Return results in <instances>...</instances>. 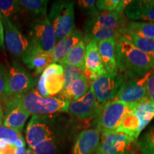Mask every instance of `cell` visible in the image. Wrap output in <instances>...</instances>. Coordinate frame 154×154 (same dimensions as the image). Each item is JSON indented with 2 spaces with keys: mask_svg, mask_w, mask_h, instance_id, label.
Instances as JSON below:
<instances>
[{
  "mask_svg": "<svg viewBox=\"0 0 154 154\" xmlns=\"http://www.w3.org/2000/svg\"><path fill=\"white\" fill-rule=\"evenodd\" d=\"M117 69L125 80L141 78L154 69V57L140 51L122 36L116 38Z\"/></svg>",
  "mask_w": 154,
  "mask_h": 154,
  "instance_id": "obj_1",
  "label": "cell"
},
{
  "mask_svg": "<svg viewBox=\"0 0 154 154\" xmlns=\"http://www.w3.org/2000/svg\"><path fill=\"white\" fill-rule=\"evenodd\" d=\"M22 107L31 115L49 116L57 113H68L70 101L59 97H42L32 88L19 95Z\"/></svg>",
  "mask_w": 154,
  "mask_h": 154,
  "instance_id": "obj_2",
  "label": "cell"
},
{
  "mask_svg": "<svg viewBox=\"0 0 154 154\" xmlns=\"http://www.w3.org/2000/svg\"><path fill=\"white\" fill-rule=\"evenodd\" d=\"M138 103H125L113 100L103 106L99 116L94 121L96 128L101 135L116 132L126 113L134 111Z\"/></svg>",
  "mask_w": 154,
  "mask_h": 154,
  "instance_id": "obj_3",
  "label": "cell"
},
{
  "mask_svg": "<svg viewBox=\"0 0 154 154\" xmlns=\"http://www.w3.org/2000/svg\"><path fill=\"white\" fill-rule=\"evenodd\" d=\"M48 18L54 30L57 43L76 29L74 2H54L51 5Z\"/></svg>",
  "mask_w": 154,
  "mask_h": 154,
  "instance_id": "obj_4",
  "label": "cell"
},
{
  "mask_svg": "<svg viewBox=\"0 0 154 154\" xmlns=\"http://www.w3.org/2000/svg\"><path fill=\"white\" fill-rule=\"evenodd\" d=\"M125 82L119 72L106 73L91 82L90 89L99 104L102 106L116 99Z\"/></svg>",
  "mask_w": 154,
  "mask_h": 154,
  "instance_id": "obj_5",
  "label": "cell"
},
{
  "mask_svg": "<svg viewBox=\"0 0 154 154\" xmlns=\"http://www.w3.org/2000/svg\"><path fill=\"white\" fill-rule=\"evenodd\" d=\"M29 40L32 45L48 53H52L57 39L48 16L33 20L30 24Z\"/></svg>",
  "mask_w": 154,
  "mask_h": 154,
  "instance_id": "obj_6",
  "label": "cell"
},
{
  "mask_svg": "<svg viewBox=\"0 0 154 154\" xmlns=\"http://www.w3.org/2000/svg\"><path fill=\"white\" fill-rule=\"evenodd\" d=\"M26 140L29 148H34L42 142L57 137L50 116L33 115L26 126Z\"/></svg>",
  "mask_w": 154,
  "mask_h": 154,
  "instance_id": "obj_7",
  "label": "cell"
},
{
  "mask_svg": "<svg viewBox=\"0 0 154 154\" xmlns=\"http://www.w3.org/2000/svg\"><path fill=\"white\" fill-rule=\"evenodd\" d=\"M7 72L5 98L22 95L36 85V80L18 62L14 61L11 63Z\"/></svg>",
  "mask_w": 154,
  "mask_h": 154,
  "instance_id": "obj_8",
  "label": "cell"
},
{
  "mask_svg": "<svg viewBox=\"0 0 154 154\" xmlns=\"http://www.w3.org/2000/svg\"><path fill=\"white\" fill-rule=\"evenodd\" d=\"M102 106L99 104L95 96L91 89L79 99L71 101L68 113L79 121L89 123L95 121L99 116L102 109Z\"/></svg>",
  "mask_w": 154,
  "mask_h": 154,
  "instance_id": "obj_9",
  "label": "cell"
},
{
  "mask_svg": "<svg viewBox=\"0 0 154 154\" xmlns=\"http://www.w3.org/2000/svg\"><path fill=\"white\" fill-rule=\"evenodd\" d=\"M2 101L4 104L3 125L21 132L31 114L21 105L19 96L5 98Z\"/></svg>",
  "mask_w": 154,
  "mask_h": 154,
  "instance_id": "obj_10",
  "label": "cell"
},
{
  "mask_svg": "<svg viewBox=\"0 0 154 154\" xmlns=\"http://www.w3.org/2000/svg\"><path fill=\"white\" fill-rule=\"evenodd\" d=\"M101 140L95 154H132L135 139L124 134L111 132L101 135Z\"/></svg>",
  "mask_w": 154,
  "mask_h": 154,
  "instance_id": "obj_11",
  "label": "cell"
},
{
  "mask_svg": "<svg viewBox=\"0 0 154 154\" xmlns=\"http://www.w3.org/2000/svg\"><path fill=\"white\" fill-rule=\"evenodd\" d=\"M4 31H5V44L7 50L13 55L22 58L29 49L31 43L19 32L17 26L6 17H2Z\"/></svg>",
  "mask_w": 154,
  "mask_h": 154,
  "instance_id": "obj_12",
  "label": "cell"
},
{
  "mask_svg": "<svg viewBox=\"0 0 154 154\" xmlns=\"http://www.w3.org/2000/svg\"><path fill=\"white\" fill-rule=\"evenodd\" d=\"M151 72L141 78L126 80L114 100L125 103H142L148 101L146 82Z\"/></svg>",
  "mask_w": 154,
  "mask_h": 154,
  "instance_id": "obj_13",
  "label": "cell"
},
{
  "mask_svg": "<svg viewBox=\"0 0 154 154\" xmlns=\"http://www.w3.org/2000/svg\"><path fill=\"white\" fill-rule=\"evenodd\" d=\"M124 12L119 11H101L96 16L89 18L84 26L118 32L119 30L126 24Z\"/></svg>",
  "mask_w": 154,
  "mask_h": 154,
  "instance_id": "obj_14",
  "label": "cell"
},
{
  "mask_svg": "<svg viewBox=\"0 0 154 154\" xmlns=\"http://www.w3.org/2000/svg\"><path fill=\"white\" fill-rule=\"evenodd\" d=\"M106 74L100 57L98 43L94 40L88 42L86 47L85 69L84 75L90 82Z\"/></svg>",
  "mask_w": 154,
  "mask_h": 154,
  "instance_id": "obj_15",
  "label": "cell"
},
{
  "mask_svg": "<svg viewBox=\"0 0 154 154\" xmlns=\"http://www.w3.org/2000/svg\"><path fill=\"white\" fill-rule=\"evenodd\" d=\"M101 135L96 128L84 130L77 136L71 154H95L101 141Z\"/></svg>",
  "mask_w": 154,
  "mask_h": 154,
  "instance_id": "obj_16",
  "label": "cell"
},
{
  "mask_svg": "<svg viewBox=\"0 0 154 154\" xmlns=\"http://www.w3.org/2000/svg\"><path fill=\"white\" fill-rule=\"evenodd\" d=\"M21 59L28 68L34 71L35 75L42 74L48 66L53 63L51 53L42 51L32 44Z\"/></svg>",
  "mask_w": 154,
  "mask_h": 154,
  "instance_id": "obj_17",
  "label": "cell"
},
{
  "mask_svg": "<svg viewBox=\"0 0 154 154\" xmlns=\"http://www.w3.org/2000/svg\"><path fill=\"white\" fill-rule=\"evenodd\" d=\"M63 66L57 63H53L48 66L42 73L45 78V88L49 97L60 94L63 88Z\"/></svg>",
  "mask_w": 154,
  "mask_h": 154,
  "instance_id": "obj_18",
  "label": "cell"
},
{
  "mask_svg": "<svg viewBox=\"0 0 154 154\" xmlns=\"http://www.w3.org/2000/svg\"><path fill=\"white\" fill-rule=\"evenodd\" d=\"M126 18L154 23V1H131L125 9Z\"/></svg>",
  "mask_w": 154,
  "mask_h": 154,
  "instance_id": "obj_19",
  "label": "cell"
},
{
  "mask_svg": "<svg viewBox=\"0 0 154 154\" xmlns=\"http://www.w3.org/2000/svg\"><path fill=\"white\" fill-rule=\"evenodd\" d=\"M84 39V35L82 32L75 29L70 34L63 38L56 44L52 53V62L59 63L63 58L68 54L73 48Z\"/></svg>",
  "mask_w": 154,
  "mask_h": 154,
  "instance_id": "obj_20",
  "label": "cell"
},
{
  "mask_svg": "<svg viewBox=\"0 0 154 154\" xmlns=\"http://www.w3.org/2000/svg\"><path fill=\"white\" fill-rule=\"evenodd\" d=\"M116 38H111L98 43V48L102 63L106 73H115L118 72L116 54Z\"/></svg>",
  "mask_w": 154,
  "mask_h": 154,
  "instance_id": "obj_21",
  "label": "cell"
},
{
  "mask_svg": "<svg viewBox=\"0 0 154 154\" xmlns=\"http://www.w3.org/2000/svg\"><path fill=\"white\" fill-rule=\"evenodd\" d=\"M90 86V82L83 75L80 78L74 80L66 88L63 89L59 94V97L70 102L76 101L88 93Z\"/></svg>",
  "mask_w": 154,
  "mask_h": 154,
  "instance_id": "obj_22",
  "label": "cell"
},
{
  "mask_svg": "<svg viewBox=\"0 0 154 154\" xmlns=\"http://www.w3.org/2000/svg\"><path fill=\"white\" fill-rule=\"evenodd\" d=\"M134 110L126 113L116 132L121 133L135 140H138L144 128L142 125L141 120L135 113Z\"/></svg>",
  "mask_w": 154,
  "mask_h": 154,
  "instance_id": "obj_23",
  "label": "cell"
},
{
  "mask_svg": "<svg viewBox=\"0 0 154 154\" xmlns=\"http://www.w3.org/2000/svg\"><path fill=\"white\" fill-rule=\"evenodd\" d=\"M20 10L29 17L35 19L47 17V10L48 1L45 0H20L19 1Z\"/></svg>",
  "mask_w": 154,
  "mask_h": 154,
  "instance_id": "obj_24",
  "label": "cell"
},
{
  "mask_svg": "<svg viewBox=\"0 0 154 154\" xmlns=\"http://www.w3.org/2000/svg\"><path fill=\"white\" fill-rule=\"evenodd\" d=\"M86 42L84 38L74 47L68 53L66 57L59 61L61 65H70L76 68L82 69L84 72L85 69V57H86Z\"/></svg>",
  "mask_w": 154,
  "mask_h": 154,
  "instance_id": "obj_25",
  "label": "cell"
},
{
  "mask_svg": "<svg viewBox=\"0 0 154 154\" xmlns=\"http://www.w3.org/2000/svg\"><path fill=\"white\" fill-rule=\"evenodd\" d=\"M123 32H129L141 37L154 39V23L135 21L127 22L124 27L119 30V34Z\"/></svg>",
  "mask_w": 154,
  "mask_h": 154,
  "instance_id": "obj_26",
  "label": "cell"
},
{
  "mask_svg": "<svg viewBox=\"0 0 154 154\" xmlns=\"http://www.w3.org/2000/svg\"><path fill=\"white\" fill-rule=\"evenodd\" d=\"M119 35L124 37L134 47L146 54L154 57V39L141 37L129 32H120Z\"/></svg>",
  "mask_w": 154,
  "mask_h": 154,
  "instance_id": "obj_27",
  "label": "cell"
},
{
  "mask_svg": "<svg viewBox=\"0 0 154 154\" xmlns=\"http://www.w3.org/2000/svg\"><path fill=\"white\" fill-rule=\"evenodd\" d=\"M134 111L140 119L142 125L145 128L154 118V102L148 100L142 103H138Z\"/></svg>",
  "mask_w": 154,
  "mask_h": 154,
  "instance_id": "obj_28",
  "label": "cell"
},
{
  "mask_svg": "<svg viewBox=\"0 0 154 154\" xmlns=\"http://www.w3.org/2000/svg\"><path fill=\"white\" fill-rule=\"evenodd\" d=\"M137 146L143 154H154V124L138 138Z\"/></svg>",
  "mask_w": 154,
  "mask_h": 154,
  "instance_id": "obj_29",
  "label": "cell"
},
{
  "mask_svg": "<svg viewBox=\"0 0 154 154\" xmlns=\"http://www.w3.org/2000/svg\"><path fill=\"white\" fill-rule=\"evenodd\" d=\"M58 143L57 138H52L42 142L35 147L32 148L36 154H56L57 152Z\"/></svg>",
  "mask_w": 154,
  "mask_h": 154,
  "instance_id": "obj_30",
  "label": "cell"
},
{
  "mask_svg": "<svg viewBox=\"0 0 154 154\" xmlns=\"http://www.w3.org/2000/svg\"><path fill=\"white\" fill-rule=\"evenodd\" d=\"M61 66H63V69H64L63 89L66 88L74 80L80 78L84 75V72L82 69L76 68V67L67 64L61 65Z\"/></svg>",
  "mask_w": 154,
  "mask_h": 154,
  "instance_id": "obj_31",
  "label": "cell"
},
{
  "mask_svg": "<svg viewBox=\"0 0 154 154\" xmlns=\"http://www.w3.org/2000/svg\"><path fill=\"white\" fill-rule=\"evenodd\" d=\"M20 11L19 1L12 0H0V12L4 17L10 19Z\"/></svg>",
  "mask_w": 154,
  "mask_h": 154,
  "instance_id": "obj_32",
  "label": "cell"
},
{
  "mask_svg": "<svg viewBox=\"0 0 154 154\" xmlns=\"http://www.w3.org/2000/svg\"><path fill=\"white\" fill-rule=\"evenodd\" d=\"M20 131L9 128L2 124L0 126V140L14 146L18 138L22 137Z\"/></svg>",
  "mask_w": 154,
  "mask_h": 154,
  "instance_id": "obj_33",
  "label": "cell"
},
{
  "mask_svg": "<svg viewBox=\"0 0 154 154\" xmlns=\"http://www.w3.org/2000/svg\"><path fill=\"white\" fill-rule=\"evenodd\" d=\"M119 0H99L96 1V7L99 11H115L118 8Z\"/></svg>",
  "mask_w": 154,
  "mask_h": 154,
  "instance_id": "obj_34",
  "label": "cell"
},
{
  "mask_svg": "<svg viewBox=\"0 0 154 154\" xmlns=\"http://www.w3.org/2000/svg\"><path fill=\"white\" fill-rule=\"evenodd\" d=\"M78 2L82 10L85 11L89 18L96 16L99 13V11L96 7V1L94 0H82Z\"/></svg>",
  "mask_w": 154,
  "mask_h": 154,
  "instance_id": "obj_35",
  "label": "cell"
},
{
  "mask_svg": "<svg viewBox=\"0 0 154 154\" xmlns=\"http://www.w3.org/2000/svg\"><path fill=\"white\" fill-rule=\"evenodd\" d=\"M7 70L2 63H0V101L5 98L7 84Z\"/></svg>",
  "mask_w": 154,
  "mask_h": 154,
  "instance_id": "obj_36",
  "label": "cell"
},
{
  "mask_svg": "<svg viewBox=\"0 0 154 154\" xmlns=\"http://www.w3.org/2000/svg\"><path fill=\"white\" fill-rule=\"evenodd\" d=\"M146 91L148 99L149 101L154 102V69L150 73L146 82Z\"/></svg>",
  "mask_w": 154,
  "mask_h": 154,
  "instance_id": "obj_37",
  "label": "cell"
},
{
  "mask_svg": "<svg viewBox=\"0 0 154 154\" xmlns=\"http://www.w3.org/2000/svg\"><path fill=\"white\" fill-rule=\"evenodd\" d=\"M16 150L13 145L0 140V154H14Z\"/></svg>",
  "mask_w": 154,
  "mask_h": 154,
  "instance_id": "obj_38",
  "label": "cell"
},
{
  "mask_svg": "<svg viewBox=\"0 0 154 154\" xmlns=\"http://www.w3.org/2000/svg\"><path fill=\"white\" fill-rule=\"evenodd\" d=\"M0 49L2 51L5 50V31H4V26L2 22L0 20Z\"/></svg>",
  "mask_w": 154,
  "mask_h": 154,
  "instance_id": "obj_39",
  "label": "cell"
},
{
  "mask_svg": "<svg viewBox=\"0 0 154 154\" xmlns=\"http://www.w3.org/2000/svg\"><path fill=\"white\" fill-rule=\"evenodd\" d=\"M26 146H24V147L17 149L14 154H26Z\"/></svg>",
  "mask_w": 154,
  "mask_h": 154,
  "instance_id": "obj_40",
  "label": "cell"
},
{
  "mask_svg": "<svg viewBox=\"0 0 154 154\" xmlns=\"http://www.w3.org/2000/svg\"><path fill=\"white\" fill-rule=\"evenodd\" d=\"M3 106L2 105L1 102H0V126L2 124L3 121Z\"/></svg>",
  "mask_w": 154,
  "mask_h": 154,
  "instance_id": "obj_41",
  "label": "cell"
},
{
  "mask_svg": "<svg viewBox=\"0 0 154 154\" xmlns=\"http://www.w3.org/2000/svg\"><path fill=\"white\" fill-rule=\"evenodd\" d=\"M26 154H36V153H34V151H33V149H32V148H29V149L26 150Z\"/></svg>",
  "mask_w": 154,
  "mask_h": 154,
  "instance_id": "obj_42",
  "label": "cell"
},
{
  "mask_svg": "<svg viewBox=\"0 0 154 154\" xmlns=\"http://www.w3.org/2000/svg\"><path fill=\"white\" fill-rule=\"evenodd\" d=\"M2 17H3L2 14L1 12H0V20H1V21H2Z\"/></svg>",
  "mask_w": 154,
  "mask_h": 154,
  "instance_id": "obj_43",
  "label": "cell"
},
{
  "mask_svg": "<svg viewBox=\"0 0 154 154\" xmlns=\"http://www.w3.org/2000/svg\"><path fill=\"white\" fill-rule=\"evenodd\" d=\"M153 1H154V0H153Z\"/></svg>",
  "mask_w": 154,
  "mask_h": 154,
  "instance_id": "obj_44",
  "label": "cell"
}]
</instances>
